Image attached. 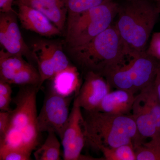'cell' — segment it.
I'll list each match as a JSON object with an SVG mask.
<instances>
[{
    "label": "cell",
    "instance_id": "cell-1",
    "mask_svg": "<svg viewBox=\"0 0 160 160\" xmlns=\"http://www.w3.org/2000/svg\"><path fill=\"white\" fill-rule=\"evenodd\" d=\"M39 88L24 86L14 98L15 107L10 112L6 133L0 138V149H19L32 153L39 142L37 94Z\"/></svg>",
    "mask_w": 160,
    "mask_h": 160
},
{
    "label": "cell",
    "instance_id": "cell-2",
    "mask_svg": "<svg viewBox=\"0 0 160 160\" xmlns=\"http://www.w3.org/2000/svg\"><path fill=\"white\" fill-rule=\"evenodd\" d=\"M85 112L86 143L93 148L132 145L135 149L144 142L132 115L110 114L96 110Z\"/></svg>",
    "mask_w": 160,
    "mask_h": 160
},
{
    "label": "cell",
    "instance_id": "cell-3",
    "mask_svg": "<svg viewBox=\"0 0 160 160\" xmlns=\"http://www.w3.org/2000/svg\"><path fill=\"white\" fill-rule=\"evenodd\" d=\"M159 14L156 5L149 0L127 1L120 5L115 25L127 57H133L146 51Z\"/></svg>",
    "mask_w": 160,
    "mask_h": 160
},
{
    "label": "cell",
    "instance_id": "cell-4",
    "mask_svg": "<svg viewBox=\"0 0 160 160\" xmlns=\"http://www.w3.org/2000/svg\"><path fill=\"white\" fill-rule=\"evenodd\" d=\"M67 50L72 59L86 72L102 76L122 64L127 57L119 33L112 24L87 44Z\"/></svg>",
    "mask_w": 160,
    "mask_h": 160
},
{
    "label": "cell",
    "instance_id": "cell-5",
    "mask_svg": "<svg viewBox=\"0 0 160 160\" xmlns=\"http://www.w3.org/2000/svg\"><path fill=\"white\" fill-rule=\"evenodd\" d=\"M119 6L112 0L81 13L68 14L65 32L67 49L87 44L112 25Z\"/></svg>",
    "mask_w": 160,
    "mask_h": 160
},
{
    "label": "cell",
    "instance_id": "cell-6",
    "mask_svg": "<svg viewBox=\"0 0 160 160\" xmlns=\"http://www.w3.org/2000/svg\"><path fill=\"white\" fill-rule=\"evenodd\" d=\"M121 65L106 71L103 76L112 88L136 93L153 82L160 62L146 53L129 57Z\"/></svg>",
    "mask_w": 160,
    "mask_h": 160
},
{
    "label": "cell",
    "instance_id": "cell-7",
    "mask_svg": "<svg viewBox=\"0 0 160 160\" xmlns=\"http://www.w3.org/2000/svg\"><path fill=\"white\" fill-rule=\"evenodd\" d=\"M72 97L59 93L52 87L47 91L42 109L38 115L40 132H53L60 139L69 118Z\"/></svg>",
    "mask_w": 160,
    "mask_h": 160
},
{
    "label": "cell",
    "instance_id": "cell-8",
    "mask_svg": "<svg viewBox=\"0 0 160 160\" xmlns=\"http://www.w3.org/2000/svg\"><path fill=\"white\" fill-rule=\"evenodd\" d=\"M82 108L74 98L73 106L61 139L65 160H82V150L86 143Z\"/></svg>",
    "mask_w": 160,
    "mask_h": 160
},
{
    "label": "cell",
    "instance_id": "cell-9",
    "mask_svg": "<svg viewBox=\"0 0 160 160\" xmlns=\"http://www.w3.org/2000/svg\"><path fill=\"white\" fill-rule=\"evenodd\" d=\"M112 87L106 78L93 71L87 72L75 98L85 111H94Z\"/></svg>",
    "mask_w": 160,
    "mask_h": 160
},
{
    "label": "cell",
    "instance_id": "cell-10",
    "mask_svg": "<svg viewBox=\"0 0 160 160\" xmlns=\"http://www.w3.org/2000/svg\"><path fill=\"white\" fill-rule=\"evenodd\" d=\"M17 16V12H1L0 43L11 54L27 56L30 50L22 36Z\"/></svg>",
    "mask_w": 160,
    "mask_h": 160
},
{
    "label": "cell",
    "instance_id": "cell-11",
    "mask_svg": "<svg viewBox=\"0 0 160 160\" xmlns=\"http://www.w3.org/2000/svg\"><path fill=\"white\" fill-rule=\"evenodd\" d=\"M15 3L18 6L17 17L26 30L47 37L61 35L62 33L38 10L18 2H15Z\"/></svg>",
    "mask_w": 160,
    "mask_h": 160
},
{
    "label": "cell",
    "instance_id": "cell-12",
    "mask_svg": "<svg viewBox=\"0 0 160 160\" xmlns=\"http://www.w3.org/2000/svg\"><path fill=\"white\" fill-rule=\"evenodd\" d=\"M18 2L38 10L63 33L68 17V0H17Z\"/></svg>",
    "mask_w": 160,
    "mask_h": 160
},
{
    "label": "cell",
    "instance_id": "cell-13",
    "mask_svg": "<svg viewBox=\"0 0 160 160\" xmlns=\"http://www.w3.org/2000/svg\"><path fill=\"white\" fill-rule=\"evenodd\" d=\"M135 93L129 90L117 89L104 98L96 111L110 114L129 115L135 99Z\"/></svg>",
    "mask_w": 160,
    "mask_h": 160
},
{
    "label": "cell",
    "instance_id": "cell-14",
    "mask_svg": "<svg viewBox=\"0 0 160 160\" xmlns=\"http://www.w3.org/2000/svg\"><path fill=\"white\" fill-rule=\"evenodd\" d=\"M131 112L138 131L143 140L151 138L160 134L158 132L154 118L139 94L136 95Z\"/></svg>",
    "mask_w": 160,
    "mask_h": 160
},
{
    "label": "cell",
    "instance_id": "cell-15",
    "mask_svg": "<svg viewBox=\"0 0 160 160\" xmlns=\"http://www.w3.org/2000/svg\"><path fill=\"white\" fill-rule=\"evenodd\" d=\"M31 49L32 54L38 64L40 75V88L45 81L51 80L54 76V64L47 46V40L35 41L32 45Z\"/></svg>",
    "mask_w": 160,
    "mask_h": 160
},
{
    "label": "cell",
    "instance_id": "cell-16",
    "mask_svg": "<svg viewBox=\"0 0 160 160\" xmlns=\"http://www.w3.org/2000/svg\"><path fill=\"white\" fill-rule=\"evenodd\" d=\"M52 87L60 94L70 96L78 92L80 85V74L76 66L71 65L62 71L58 72L51 79Z\"/></svg>",
    "mask_w": 160,
    "mask_h": 160
},
{
    "label": "cell",
    "instance_id": "cell-17",
    "mask_svg": "<svg viewBox=\"0 0 160 160\" xmlns=\"http://www.w3.org/2000/svg\"><path fill=\"white\" fill-rule=\"evenodd\" d=\"M23 56L11 54L4 49L0 51V80L10 84L19 71L29 66Z\"/></svg>",
    "mask_w": 160,
    "mask_h": 160
},
{
    "label": "cell",
    "instance_id": "cell-18",
    "mask_svg": "<svg viewBox=\"0 0 160 160\" xmlns=\"http://www.w3.org/2000/svg\"><path fill=\"white\" fill-rule=\"evenodd\" d=\"M48 133L44 143L35 151V158L37 160H59L61 143L58 135L53 132H49Z\"/></svg>",
    "mask_w": 160,
    "mask_h": 160
},
{
    "label": "cell",
    "instance_id": "cell-19",
    "mask_svg": "<svg viewBox=\"0 0 160 160\" xmlns=\"http://www.w3.org/2000/svg\"><path fill=\"white\" fill-rule=\"evenodd\" d=\"M138 94L154 118L158 132L160 134V101L154 82L142 89Z\"/></svg>",
    "mask_w": 160,
    "mask_h": 160
},
{
    "label": "cell",
    "instance_id": "cell-20",
    "mask_svg": "<svg viewBox=\"0 0 160 160\" xmlns=\"http://www.w3.org/2000/svg\"><path fill=\"white\" fill-rule=\"evenodd\" d=\"M135 149L136 160H160V134Z\"/></svg>",
    "mask_w": 160,
    "mask_h": 160
},
{
    "label": "cell",
    "instance_id": "cell-21",
    "mask_svg": "<svg viewBox=\"0 0 160 160\" xmlns=\"http://www.w3.org/2000/svg\"><path fill=\"white\" fill-rule=\"evenodd\" d=\"M102 152L106 160H136L135 151L132 145L117 147L100 146L98 149Z\"/></svg>",
    "mask_w": 160,
    "mask_h": 160
},
{
    "label": "cell",
    "instance_id": "cell-22",
    "mask_svg": "<svg viewBox=\"0 0 160 160\" xmlns=\"http://www.w3.org/2000/svg\"><path fill=\"white\" fill-rule=\"evenodd\" d=\"M40 75L38 70L29 65L19 71L15 76L10 84L20 86H36L40 89Z\"/></svg>",
    "mask_w": 160,
    "mask_h": 160
},
{
    "label": "cell",
    "instance_id": "cell-23",
    "mask_svg": "<svg viewBox=\"0 0 160 160\" xmlns=\"http://www.w3.org/2000/svg\"><path fill=\"white\" fill-rule=\"evenodd\" d=\"M47 45L54 64L55 74L66 69L71 65L63 50L62 45L49 41H47Z\"/></svg>",
    "mask_w": 160,
    "mask_h": 160
},
{
    "label": "cell",
    "instance_id": "cell-24",
    "mask_svg": "<svg viewBox=\"0 0 160 160\" xmlns=\"http://www.w3.org/2000/svg\"><path fill=\"white\" fill-rule=\"evenodd\" d=\"M112 0H68V14H77Z\"/></svg>",
    "mask_w": 160,
    "mask_h": 160
},
{
    "label": "cell",
    "instance_id": "cell-25",
    "mask_svg": "<svg viewBox=\"0 0 160 160\" xmlns=\"http://www.w3.org/2000/svg\"><path fill=\"white\" fill-rule=\"evenodd\" d=\"M31 153L19 149L1 148V160H29L31 159Z\"/></svg>",
    "mask_w": 160,
    "mask_h": 160
},
{
    "label": "cell",
    "instance_id": "cell-26",
    "mask_svg": "<svg viewBox=\"0 0 160 160\" xmlns=\"http://www.w3.org/2000/svg\"><path fill=\"white\" fill-rule=\"evenodd\" d=\"M146 52L160 62V32L152 34Z\"/></svg>",
    "mask_w": 160,
    "mask_h": 160
},
{
    "label": "cell",
    "instance_id": "cell-27",
    "mask_svg": "<svg viewBox=\"0 0 160 160\" xmlns=\"http://www.w3.org/2000/svg\"><path fill=\"white\" fill-rule=\"evenodd\" d=\"M10 111H1L0 112V138L2 137L8 129L10 122Z\"/></svg>",
    "mask_w": 160,
    "mask_h": 160
},
{
    "label": "cell",
    "instance_id": "cell-28",
    "mask_svg": "<svg viewBox=\"0 0 160 160\" xmlns=\"http://www.w3.org/2000/svg\"><path fill=\"white\" fill-rule=\"evenodd\" d=\"M12 101L11 97L0 95V109L2 111H11L10 105Z\"/></svg>",
    "mask_w": 160,
    "mask_h": 160
},
{
    "label": "cell",
    "instance_id": "cell-29",
    "mask_svg": "<svg viewBox=\"0 0 160 160\" xmlns=\"http://www.w3.org/2000/svg\"><path fill=\"white\" fill-rule=\"evenodd\" d=\"M14 0H0L1 12H16L12 8Z\"/></svg>",
    "mask_w": 160,
    "mask_h": 160
},
{
    "label": "cell",
    "instance_id": "cell-30",
    "mask_svg": "<svg viewBox=\"0 0 160 160\" xmlns=\"http://www.w3.org/2000/svg\"><path fill=\"white\" fill-rule=\"evenodd\" d=\"M12 93V89L10 84L0 80V95L11 97Z\"/></svg>",
    "mask_w": 160,
    "mask_h": 160
},
{
    "label": "cell",
    "instance_id": "cell-31",
    "mask_svg": "<svg viewBox=\"0 0 160 160\" xmlns=\"http://www.w3.org/2000/svg\"><path fill=\"white\" fill-rule=\"evenodd\" d=\"M155 88L160 101V67L157 73L154 81Z\"/></svg>",
    "mask_w": 160,
    "mask_h": 160
},
{
    "label": "cell",
    "instance_id": "cell-32",
    "mask_svg": "<svg viewBox=\"0 0 160 160\" xmlns=\"http://www.w3.org/2000/svg\"><path fill=\"white\" fill-rule=\"evenodd\" d=\"M155 1L156 2V6L159 13L160 14V0H155Z\"/></svg>",
    "mask_w": 160,
    "mask_h": 160
},
{
    "label": "cell",
    "instance_id": "cell-33",
    "mask_svg": "<svg viewBox=\"0 0 160 160\" xmlns=\"http://www.w3.org/2000/svg\"><path fill=\"white\" fill-rule=\"evenodd\" d=\"M126 1H128V2H130V1H137V0H126ZM149 1H151L152 0H149ZM155 1V0H154Z\"/></svg>",
    "mask_w": 160,
    "mask_h": 160
}]
</instances>
